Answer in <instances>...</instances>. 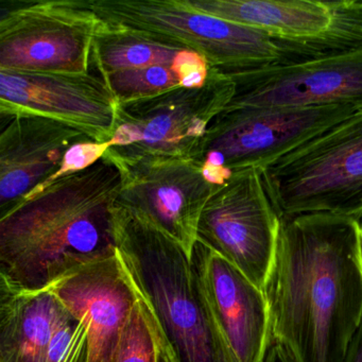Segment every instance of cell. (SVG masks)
Wrapping results in <instances>:
<instances>
[{"label":"cell","mask_w":362,"mask_h":362,"mask_svg":"<svg viewBox=\"0 0 362 362\" xmlns=\"http://www.w3.org/2000/svg\"><path fill=\"white\" fill-rule=\"evenodd\" d=\"M361 228L330 214L281 218L264 293L271 344L292 362H345L362 322Z\"/></svg>","instance_id":"6da1fadb"},{"label":"cell","mask_w":362,"mask_h":362,"mask_svg":"<svg viewBox=\"0 0 362 362\" xmlns=\"http://www.w3.org/2000/svg\"><path fill=\"white\" fill-rule=\"evenodd\" d=\"M119 168L103 156L27 196L0 217V285L44 291L73 271L117 253L113 207Z\"/></svg>","instance_id":"7a4b0ae2"},{"label":"cell","mask_w":362,"mask_h":362,"mask_svg":"<svg viewBox=\"0 0 362 362\" xmlns=\"http://www.w3.org/2000/svg\"><path fill=\"white\" fill-rule=\"evenodd\" d=\"M113 222L120 260L179 362H230L203 307L189 254L117 202Z\"/></svg>","instance_id":"3957f363"},{"label":"cell","mask_w":362,"mask_h":362,"mask_svg":"<svg viewBox=\"0 0 362 362\" xmlns=\"http://www.w3.org/2000/svg\"><path fill=\"white\" fill-rule=\"evenodd\" d=\"M101 21L144 39L202 56L220 73L304 62L303 40H286L202 13L186 0H92Z\"/></svg>","instance_id":"277c9868"},{"label":"cell","mask_w":362,"mask_h":362,"mask_svg":"<svg viewBox=\"0 0 362 362\" xmlns=\"http://www.w3.org/2000/svg\"><path fill=\"white\" fill-rule=\"evenodd\" d=\"M262 170L281 218L330 214L362 220V110Z\"/></svg>","instance_id":"5b68a950"},{"label":"cell","mask_w":362,"mask_h":362,"mask_svg":"<svg viewBox=\"0 0 362 362\" xmlns=\"http://www.w3.org/2000/svg\"><path fill=\"white\" fill-rule=\"evenodd\" d=\"M230 78L209 67L201 88H171L118 105L115 132L105 158L116 165L145 158L196 160L214 118L234 95Z\"/></svg>","instance_id":"8992f818"},{"label":"cell","mask_w":362,"mask_h":362,"mask_svg":"<svg viewBox=\"0 0 362 362\" xmlns=\"http://www.w3.org/2000/svg\"><path fill=\"white\" fill-rule=\"evenodd\" d=\"M361 110L351 105L268 110L226 107L211 122L197 160L207 181L220 186L236 171L262 169Z\"/></svg>","instance_id":"52a82bcc"},{"label":"cell","mask_w":362,"mask_h":362,"mask_svg":"<svg viewBox=\"0 0 362 362\" xmlns=\"http://www.w3.org/2000/svg\"><path fill=\"white\" fill-rule=\"evenodd\" d=\"M90 1L39 0L1 6L0 71L90 73L103 27Z\"/></svg>","instance_id":"ba28073f"},{"label":"cell","mask_w":362,"mask_h":362,"mask_svg":"<svg viewBox=\"0 0 362 362\" xmlns=\"http://www.w3.org/2000/svg\"><path fill=\"white\" fill-rule=\"evenodd\" d=\"M281 216L262 170L243 169L217 186L199 220L197 240L266 291L276 257Z\"/></svg>","instance_id":"9c48e42d"},{"label":"cell","mask_w":362,"mask_h":362,"mask_svg":"<svg viewBox=\"0 0 362 362\" xmlns=\"http://www.w3.org/2000/svg\"><path fill=\"white\" fill-rule=\"evenodd\" d=\"M190 259L205 313L230 362H264L271 346L264 291L201 241Z\"/></svg>","instance_id":"30bf717a"},{"label":"cell","mask_w":362,"mask_h":362,"mask_svg":"<svg viewBox=\"0 0 362 362\" xmlns=\"http://www.w3.org/2000/svg\"><path fill=\"white\" fill-rule=\"evenodd\" d=\"M223 75L235 84L234 95L226 107L250 110L362 107V49Z\"/></svg>","instance_id":"8fae6325"},{"label":"cell","mask_w":362,"mask_h":362,"mask_svg":"<svg viewBox=\"0 0 362 362\" xmlns=\"http://www.w3.org/2000/svg\"><path fill=\"white\" fill-rule=\"evenodd\" d=\"M117 111V100L99 76L0 71L1 118H50L107 144L115 132Z\"/></svg>","instance_id":"7c38bea8"},{"label":"cell","mask_w":362,"mask_h":362,"mask_svg":"<svg viewBox=\"0 0 362 362\" xmlns=\"http://www.w3.org/2000/svg\"><path fill=\"white\" fill-rule=\"evenodd\" d=\"M122 184L117 204L180 243L192 256L199 220L217 186L196 160L145 158L116 165Z\"/></svg>","instance_id":"4fadbf2b"},{"label":"cell","mask_w":362,"mask_h":362,"mask_svg":"<svg viewBox=\"0 0 362 362\" xmlns=\"http://www.w3.org/2000/svg\"><path fill=\"white\" fill-rule=\"evenodd\" d=\"M47 290L88 327L90 362H111L139 300L118 253L73 271Z\"/></svg>","instance_id":"5bb4252c"},{"label":"cell","mask_w":362,"mask_h":362,"mask_svg":"<svg viewBox=\"0 0 362 362\" xmlns=\"http://www.w3.org/2000/svg\"><path fill=\"white\" fill-rule=\"evenodd\" d=\"M7 119L0 133L1 214L28 194L44 189L62 168L69 150L90 139L73 127L50 118L22 115Z\"/></svg>","instance_id":"9a60e30c"},{"label":"cell","mask_w":362,"mask_h":362,"mask_svg":"<svg viewBox=\"0 0 362 362\" xmlns=\"http://www.w3.org/2000/svg\"><path fill=\"white\" fill-rule=\"evenodd\" d=\"M202 13L286 40H309L329 33L332 1L317 0H186Z\"/></svg>","instance_id":"2e32d148"},{"label":"cell","mask_w":362,"mask_h":362,"mask_svg":"<svg viewBox=\"0 0 362 362\" xmlns=\"http://www.w3.org/2000/svg\"><path fill=\"white\" fill-rule=\"evenodd\" d=\"M64 306L49 290L0 285V362H44Z\"/></svg>","instance_id":"e0dca14e"},{"label":"cell","mask_w":362,"mask_h":362,"mask_svg":"<svg viewBox=\"0 0 362 362\" xmlns=\"http://www.w3.org/2000/svg\"><path fill=\"white\" fill-rule=\"evenodd\" d=\"M182 50L144 39L103 22L93 45L92 64L98 76L156 65L173 67Z\"/></svg>","instance_id":"ac0fdd59"},{"label":"cell","mask_w":362,"mask_h":362,"mask_svg":"<svg viewBox=\"0 0 362 362\" xmlns=\"http://www.w3.org/2000/svg\"><path fill=\"white\" fill-rule=\"evenodd\" d=\"M99 77L107 83L118 105L149 98L181 86L173 67L164 65L113 71Z\"/></svg>","instance_id":"d6986e66"},{"label":"cell","mask_w":362,"mask_h":362,"mask_svg":"<svg viewBox=\"0 0 362 362\" xmlns=\"http://www.w3.org/2000/svg\"><path fill=\"white\" fill-rule=\"evenodd\" d=\"M111 362H158V349L149 309L141 294Z\"/></svg>","instance_id":"ffe728a7"},{"label":"cell","mask_w":362,"mask_h":362,"mask_svg":"<svg viewBox=\"0 0 362 362\" xmlns=\"http://www.w3.org/2000/svg\"><path fill=\"white\" fill-rule=\"evenodd\" d=\"M44 362H90L88 327L65 307L50 339Z\"/></svg>","instance_id":"44dd1931"},{"label":"cell","mask_w":362,"mask_h":362,"mask_svg":"<svg viewBox=\"0 0 362 362\" xmlns=\"http://www.w3.org/2000/svg\"><path fill=\"white\" fill-rule=\"evenodd\" d=\"M173 69L183 88H201L206 81L209 66L205 59L197 52L182 50L179 52Z\"/></svg>","instance_id":"7402d4cb"},{"label":"cell","mask_w":362,"mask_h":362,"mask_svg":"<svg viewBox=\"0 0 362 362\" xmlns=\"http://www.w3.org/2000/svg\"><path fill=\"white\" fill-rule=\"evenodd\" d=\"M148 309H149L150 319H151L152 328H153L154 337H156L158 362H179L168 339L166 338L164 332H163L162 327L156 321V317L150 310L149 307H148Z\"/></svg>","instance_id":"603a6c76"},{"label":"cell","mask_w":362,"mask_h":362,"mask_svg":"<svg viewBox=\"0 0 362 362\" xmlns=\"http://www.w3.org/2000/svg\"><path fill=\"white\" fill-rule=\"evenodd\" d=\"M345 362H362V322L349 347Z\"/></svg>","instance_id":"cb8c5ba5"},{"label":"cell","mask_w":362,"mask_h":362,"mask_svg":"<svg viewBox=\"0 0 362 362\" xmlns=\"http://www.w3.org/2000/svg\"><path fill=\"white\" fill-rule=\"evenodd\" d=\"M264 362H292L290 358L288 357L286 351H284L283 347L277 344H271L269 349L268 354H267Z\"/></svg>","instance_id":"d4e9b609"},{"label":"cell","mask_w":362,"mask_h":362,"mask_svg":"<svg viewBox=\"0 0 362 362\" xmlns=\"http://www.w3.org/2000/svg\"><path fill=\"white\" fill-rule=\"evenodd\" d=\"M360 262H361L362 268V228L360 230Z\"/></svg>","instance_id":"484cf974"}]
</instances>
